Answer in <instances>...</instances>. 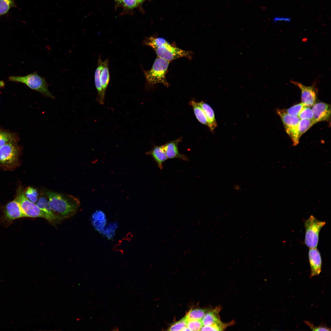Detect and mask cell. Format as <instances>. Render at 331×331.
<instances>
[{
    "instance_id": "1",
    "label": "cell",
    "mask_w": 331,
    "mask_h": 331,
    "mask_svg": "<svg viewBox=\"0 0 331 331\" xmlns=\"http://www.w3.org/2000/svg\"><path fill=\"white\" fill-rule=\"evenodd\" d=\"M43 194L47 198L52 210L61 220L73 215L80 206L79 200L71 195L47 190L44 191Z\"/></svg>"
},
{
    "instance_id": "2",
    "label": "cell",
    "mask_w": 331,
    "mask_h": 331,
    "mask_svg": "<svg viewBox=\"0 0 331 331\" xmlns=\"http://www.w3.org/2000/svg\"><path fill=\"white\" fill-rule=\"evenodd\" d=\"M149 44L158 57L169 62L181 57L189 59L192 58V52L180 48L162 38L151 37L149 40Z\"/></svg>"
},
{
    "instance_id": "3",
    "label": "cell",
    "mask_w": 331,
    "mask_h": 331,
    "mask_svg": "<svg viewBox=\"0 0 331 331\" xmlns=\"http://www.w3.org/2000/svg\"><path fill=\"white\" fill-rule=\"evenodd\" d=\"M169 63V62L158 57L150 70H143L147 87H152L159 83L167 87H169L166 76Z\"/></svg>"
},
{
    "instance_id": "4",
    "label": "cell",
    "mask_w": 331,
    "mask_h": 331,
    "mask_svg": "<svg viewBox=\"0 0 331 331\" xmlns=\"http://www.w3.org/2000/svg\"><path fill=\"white\" fill-rule=\"evenodd\" d=\"M8 80L11 82L24 84L31 89L45 96L51 98L54 97L48 89V84L45 79L36 72L24 76H10Z\"/></svg>"
},
{
    "instance_id": "5",
    "label": "cell",
    "mask_w": 331,
    "mask_h": 331,
    "mask_svg": "<svg viewBox=\"0 0 331 331\" xmlns=\"http://www.w3.org/2000/svg\"><path fill=\"white\" fill-rule=\"evenodd\" d=\"M325 224V222L319 220L312 215L305 221L304 242L307 247L310 248H317L320 231Z\"/></svg>"
},
{
    "instance_id": "6",
    "label": "cell",
    "mask_w": 331,
    "mask_h": 331,
    "mask_svg": "<svg viewBox=\"0 0 331 331\" xmlns=\"http://www.w3.org/2000/svg\"><path fill=\"white\" fill-rule=\"evenodd\" d=\"M277 112L281 119L287 133L292 140L293 145L296 146L299 143L298 127L300 119L298 116L288 114L283 110L278 109Z\"/></svg>"
},
{
    "instance_id": "7",
    "label": "cell",
    "mask_w": 331,
    "mask_h": 331,
    "mask_svg": "<svg viewBox=\"0 0 331 331\" xmlns=\"http://www.w3.org/2000/svg\"><path fill=\"white\" fill-rule=\"evenodd\" d=\"M16 199L26 217H39L46 219L45 214L36 204L30 200L27 197L22 188H20L18 189Z\"/></svg>"
},
{
    "instance_id": "8",
    "label": "cell",
    "mask_w": 331,
    "mask_h": 331,
    "mask_svg": "<svg viewBox=\"0 0 331 331\" xmlns=\"http://www.w3.org/2000/svg\"><path fill=\"white\" fill-rule=\"evenodd\" d=\"M15 143H8L0 147L1 164L10 166L17 162L19 149Z\"/></svg>"
},
{
    "instance_id": "9",
    "label": "cell",
    "mask_w": 331,
    "mask_h": 331,
    "mask_svg": "<svg viewBox=\"0 0 331 331\" xmlns=\"http://www.w3.org/2000/svg\"><path fill=\"white\" fill-rule=\"evenodd\" d=\"M292 84L298 87L301 92L302 103L305 106L312 107L316 103V90L314 83L310 86L304 85L301 83L293 81H291Z\"/></svg>"
},
{
    "instance_id": "10",
    "label": "cell",
    "mask_w": 331,
    "mask_h": 331,
    "mask_svg": "<svg viewBox=\"0 0 331 331\" xmlns=\"http://www.w3.org/2000/svg\"><path fill=\"white\" fill-rule=\"evenodd\" d=\"M26 217L16 199L6 205L2 217L3 220L10 223L14 220Z\"/></svg>"
},
{
    "instance_id": "11",
    "label": "cell",
    "mask_w": 331,
    "mask_h": 331,
    "mask_svg": "<svg viewBox=\"0 0 331 331\" xmlns=\"http://www.w3.org/2000/svg\"><path fill=\"white\" fill-rule=\"evenodd\" d=\"M315 123L329 120L331 115L330 105L322 102L315 103L312 107Z\"/></svg>"
},
{
    "instance_id": "12",
    "label": "cell",
    "mask_w": 331,
    "mask_h": 331,
    "mask_svg": "<svg viewBox=\"0 0 331 331\" xmlns=\"http://www.w3.org/2000/svg\"><path fill=\"white\" fill-rule=\"evenodd\" d=\"M308 257L310 268V277L318 275L321 272L322 259L319 251L317 248H310Z\"/></svg>"
},
{
    "instance_id": "13",
    "label": "cell",
    "mask_w": 331,
    "mask_h": 331,
    "mask_svg": "<svg viewBox=\"0 0 331 331\" xmlns=\"http://www.w3.org/2000/svg\"><path fill=\"white\" fill-rule=\"evenodd\" d=\"M182 137H180L162 145L165 153L168 159L178 158L188 161V157L180 153L178 150V144L181 142Z\"/></svg>"
},
{
    "instance_id": "14",
    "label": "cell",
    "mask_w": 331,
    "mask_h": 331,
    "mask_svg": "<svg viewBox=\"0 0 331 331\" xmlns=\"http://www.w3.org/2000/svg\"><path fill=\"white\" fill-rule=\"evenodd\" d=\"M44 196L42 195L40 197L36 204L45 215L46 219L51 223H56L61 221L52 210L47 198Z\"/></svg>"
},
{
    "instance_id": "15",
    "label": "cell",
    "mask_w": 331,
    "mask_h": 331,
    "mask_svg": "<svg viewBox=\"0 0 331 331\" xmlns=\"http://www.w3.org/2000/svg\"><path fill=\"white\" fill-rule=\"evenodd\" d=\"M146 154L152 157L161 170L163 168V163L168 159L162 145L154 146L151 150L146 152Z\"/></svg>"
},
{
    "instance_id": "16",
    "label": "cell",
    "mask_w": 331,
    "mask_h": 331,
    "mask_svg": "<svg viewBox=\"0 0 331 331\" xmlns=\"http://www.w3.org/2000/svg\"><path fill=\"white\" fill-rule=\"evenodd\" d=\"M103 61H102L101 56H99L98 58L97 67L95 73L94 81L97 92V100L98 103L101 105L104 104L105 97L103 93L100 80V74L103 66Z\"/></svg>"
},
{
    "instance_id": "17",
    "label": "cell",
    "mask_w": 331,
    "mask_h": 331,
    "mask_svg": "<svg viewBox=\"0 0 331 331\" xmlns=\"http://www.w3.org/2000/svg\"><path fill=\"white\" fill-rule=\"evenodd\" d=\"M198 103L205 114L207 122V126L211 131L214 130L217 127V124L213 110L209 105L203 101Z\"/></svg>"
},
{
    "instance_id": "18",
    "label": "cell",
    "mask_w": 331,
    "mask_h": 331,
    "mask_svg": "<svg viewBox=\"0 0 331 331\" xmlns=\"http://www.w3.org/2000/svg\"><path fill=\"white\" fill-rule=\"evenodd\" d=\"M221 310L220 307L207 311L201 319L203 326H208L220 321L219 313Z\"/></svg>"
},
{
    "instance_id": "19",
    "label": "cell",
    "mask_w": 331,
    "mask_h": 331,
    "mask_svg": "<svg viewBox=\"0 0 331 331\" xmlns=\"http://www.w3.org/2000/svg\"><path fill=\"white\" fill-rule=\"evenodd\" d=\"M109 60L108 59L103 61V66L100 76V80L102 87L103 93L105 97L106 91L110 79V75L108 68Z\"/></svg>"
},
{
    "instance_id": "20",
    "label": "cell",
    "mask_w": 331,
    "mask_h": 331,
    "mask_svg": "<svg viewBox=\"0 0 331 331\" xmlns=\"http://www.w3.org/2000/svg\"><path fill=\"white\" fill-rule=\"evenodd\" d=\"M193 108L195 115L198 120L202 124L207 126V122L203 111L198 102L194 100L189 103Z\"/></svg>"
},
{
    "instance_id": "21",
    "label": "cell",
    "mask_w": 331,
    "mask_h": 331,
    "mask_svg": "<svg viewBox=\"0 0 331 331\" xmlns=\"http://www.w3.org/2000/svg\"><path fill=\"white\" fill-rule=\"evenodd\" d=\"M315 124L314 120L306 119H300L298 127L299 138L300 139L303 134Z\"/></svg>"
},
{
    "instance_id": "22",
    "label": "cell",
    "mask_w": 331,
    "mask_h": 331,
    "mask_svg": "<svg viewBox=\"0 0 331 331\" xmlns=\"http://www.w3.org/2000/svg\"><path fill=\"white\" fill-rule=\"evenodd\" d=\"M207 310L201 309H191L186 314L185 317L187 321L193 320H201Z\"/></svg>"
},
{
    "instance_id": "23",
    "label": "cell",
    "mask_w": 331,
    "mask_h": 331,
    "mask_svg": "<svg viewBox=\"0 0 331 331\" xmlns=\"http://www.w3.org/2000/svg\"><path fill=\"white\" fill-rule=\"evenodd\" d=\"M16 138L12 133L0 130V147L9 143L16 142Z\"/></svg>"
},
{
    "instance_id": "24",
    "label": "cell",
    "mask_w": 331,
    "mask_h": 331,
    "mask_svg": "<svg viewBox=\"0 0 331 331\" xmlns=\"http://www.w3.org/2000/svg\"><path fill=\"white\" fill-rule=\"evenodd\" d=\"M232 324H233V322H230L227 323H223L220 321L211 325L203 326L200 330L222 331Z\"/></svg>"
},
{
    "instance_id": "25",
    "label": "cell",
    "mask_w": 331,
    "mask_h": 331,
    "mask_svg": "<svg viewBox=\"0 0 331 331\" xmlns=\"http://www.w3.org/2000/svg\"><path fill=\"white\" fill-rule=\"evenodd\" d=\"M15 6L14 0H0V15L5 14Z\"/></svg>"
},
{
    "instance_id": "26",
    "label": "cell",
    "mask_w": 331,
    "mask_h": 331,
    "mask_svg": "<svg viewBox=\"0 0 331 331\" xmlns=\"http://www.w3.org/2000/svg\"><path fill=\"white\" fill-rule=\"evenodd\" d=\"M25 193L27 197L32 202L35 203L38 201L39 193L36 189L29 187L26 189Z\"/></svg>"
},
{
    "instance_id": "27",
    "label": "cell",
    "mask_w": 331,
    "mask_h": 331,
    "mask_svg": "<svg viewBox=\"0 0 331 331\" xmlns=\"http://www.w3.org/2000/svg\"><path fill=\"white\" fill-rule=\"evenodd\" d=\"M298 117L300 120L306 119L314 120V114L312 108L311 107L305 106L299 114Z\"/></svg>"
},
{
    "instance_id": "28",
    "label": "cell",
    "mask_w": 331,
    "mask_h": 331,
    "mask_svg": "<svg viewBox=\"0 0 331 331\" xmlns=\"http://www.w3.org/2000/svg\"><path fill=\"white\" fill-rule=\"evenodd\" d=\"M305 105L302 102L293 106L291 107L283 110L288 114L294 116H298L300 112Z\"/></svg>"
},
{
    "instance_id": "29",
    "label": "cell",
    "mask_w": 331,
    "mask_h": 331,
    "mask_svg": "<svg viewBox=\"0 0 331 331\" xmlns=\"http://www.w3.org/2000/svg\"><path fill=\"white\" fill-rule=\"evenodd\" d=\"M187 320L185 317L172 324L168 329L169 331H182L187 327Z\"/></svg>"
},
{
    "instance_id": "30",
    "label": "cell",
    "mask_w": 331,
    "mask_h": 331,
    "mask_svg": "<svg viewBox=\"0 0 331 331\" xmlns=\"http://www.w3.org/2000/svg\"><path fill=\"white\" fill-rule=\"evenodd\" d=\"M203 326L201 320H189L187 321V327L191 331L200 330Z\"/></svg>"
},
{
    "instance_id": "31",
    "label": "cell",
    "mask_w": 331,
    "mask_h": 331,
    "mask_svg": "<svg viewBox=\"0 0 331 331\" xmlns=\"http://www.w3.org/2000/svg\"><path fill=\"white\" fill-rule=\"evenodd\" d=\"M123 6L127 10H131L138 7L139 3L137 0H123Z\"/></svg>"
},
{
    "instance_id": "32",
    "label": "cell",
    "mask_w": 331,
    "mask_h": 331,
    "mask_svg": "<svg viewBox=\"0 0 331 331\" xmlns=\"http://www.w3.org/2000/svg\"><path fill=\"white\" fill-rule=\"evenodd\" d=\"M305 323L313 331H330V328L328 327L327 326L324 325H321L318 326H315L311 322L308 321H305Z\"/></svg>"
},
{
    "instance_id": "33",
    "label": "cell",
    "mask_w": 331,
    "mask_h": 331,
    "mask_svg": "<svg viewBox=\"0 0 331 331\" xmlns=\"http://www.w3.org/2000/svg\"><path fill=\"white\" fill-rule=\"evenodd\" d=\"M291 20V18L290 17H275L273 20L274 23H276L278 21H285L288 22H290Z\"/></svg>"
},
{
    "instance_id": "34",
    "label": "cell",
    "mask_w": 331,
    "mask_h": 331,
    "mask_svg": "<svg viewBox=\"0 0 331 331\" xmlns=\"http://www.w3.org/2000/svg\"><path fill=\"white\" fill-rule=\"evenodd\" d=\"M139 4H142L143 2H144L146 0H137Z\"/></svg>"
},
{
    "instance_id": "35",
    "label": "cell",
    "mask_w": 331,
    "mask_h": 331,
    "mask_svg": "<svg viewBox=\"0 0 331 331\" xmlns=\"http://www.w3.org/2000/svg\"><path fill=\"white\" fill-rule=\"evenodd\" d=\"M123 0H115V2L118 4L122 3Z\"/></svg>"
},
{
    "instance_id": "36",
    "label": "cell",
    "mask_w": 331,
    "mask_h": 331,
    "mask_svg": "<svg viewBox=\"0 0 331 331\" xmlns=\"http://www.w3.org/2000/svg\"><path fill=\"white\" fill-rule=\"evenodd\" d=\"M182 331H191V330L188 327H186Z\"/></svg>"
}]
</instances>
